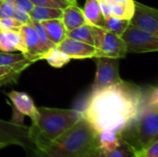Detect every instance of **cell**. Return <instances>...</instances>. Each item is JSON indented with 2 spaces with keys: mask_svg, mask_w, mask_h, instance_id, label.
<instances>
[{
  "mask_svg": "<svg viewBox=\"0 0 158 157\" xmlns=\"http://www.w3.org/2000/svg\"><path fill=\"white\" fill-rule=\"evenodd\" d=\"M83 157H106V155L102 153L101 151H99L97 148H94V150H92L90 153H88Z\"/></svg>",
  "mask_w": 158,
  "mask_h": 157,
  "instance_id": "cell-34",
  "label": "cell"
},
{
  "mask_svg": "<svg viewBox=\"0 0 158 157\" xmlns=\"http://www.w3.org/2000/svg\"><path fill=\"white\" fill-rule=\"evenodd\" d=\"M67 37L94 45V37L91 31V26L88 24L81 25L78 28L67 31Z\"/></svg>",
  "mask_w": 158,
  "mask_h": 157,
  "instance_id": "cell-20",
  "label": "cell"
},
{
  "mask_svg": "<svg viewBox=\"0 0 158 157\" xmlns=\"http://www.w3.org/2000/svg\"><path fill=\"white\" fill-rule=\"evenodd\" d=\"M39 117L30 127L31 138L36 148H42L67 131L79 118L81 112L73 109L38 107Z\"/></svg>",
  "mask_w": 158,
  "mask_h": 157,
  "instance_id": "cell-3",
  "label": "cell"
},
{
  "mask_svg": "<svg viewBox=\"0 0 158 157\" xmlns=\"http://www.w3.org/2000/svg\"><path fill=\"white\" fill-rule=\"evenodd\" d=\"M82 12H83L86 24L90 26L103 27L104 22H105V18L103 16L99 1L86 0Z\"/></svg>",
  "mask_w": 158,
  "mask_h": 157,
  "instance_id": "cell-18",
  "label": "cell"
},
{
  "mask_svg": "<svg viewBox=\"0 0 158 157\" xmlns=\"http://www.w3.org/2000/svg\"><path fill=\"white\" fill-rule=\"evenodd\" d=\"M96 63V73L92 92L121 82L123 80L119 75V59L106 56L94 57Z\"/></svg>",
  "mask_w": 158,
  "mask_h": 157,
  "instance_id": "cell-8",
  "label": "cell"
},
{
  "mask_svg": "<svg viewBox=\"0 0 158 157\" xmlns=\"http://www.w3.org/2000/svg\"><path fill=\"white\" fill-rule=\"evenodd\" d=\"M145 93L124 80L112 86L93 91L81 112L96 133L111 130L118 135L131 125L144 105Z\"/></svg>",
  "mask_w": 158,
  "mask_h": 157,
  "instance_id": "cell-1",
  "label": "cell"
},
{
  "mask_svg": "<svg viewBox=\"0 0 158 157\" xmlns=\"http://www.w3.org/2000/svg\"><path fill=\"white\" fill-rule=\"evenodd\" d=\"M6 96L10 99L14 108L23 116H27L31 118V123L36 122L39 112L38 107L35 105L32 98L26 93L11 91L6 93Z\"/></svg>",
  "mask_w": 158,
  "mask_h": 157,
  "instance_id": "cell-12",
  "label": "cell"
},
{
  "mask_svg": "<svg viewBox=\"0 0 158 157\" xmlns=\"http://www.w3.org/2000/svg\"><path fill=\"white\" fill-rule=\"evenodd\" d=\"M21 26L22 24L17 21L12 17L0 19V31H19V28Z\"/></svg>",
  "mask_w": 158,
  "mask_h": 157,
  "instance_id": "cell-29",
  "label": "cell"
},
{
  "mask_svg": "<svg viewBox=\"0 0 158 157\" xmlns=\"http://www.w3.org/2000/svg\"><path fill=\"white\" fill-rule=\"evenodd\" d=\"M2 1H3V0H0V4H1V2H2Z\"/></svg>",
  "mask_w": 158,
  "mask_h": 157,
  "instance_id": "cell-37",
  "label": "cell"
},
{
  "mask_svg": "<svg viewBox=\"0 0 158 157\" xmlns=\"http://www.w3.org/2000/svg\"><path fill=\"white\" fill-rule=\"evenodd\" d=\"M99 4H100V7H101V10H102V13H103V16H104L105 19L112 17L109 5L107 3L103 2V1H99Z\"/></svg>",
  "mask_w": 158,
  "mask_h": 157,
  "instance_id": "cell-33",
  "label": "cell"
},
{
  "mask_svg": "<svg viewBox=\"0 0 158 157\" xmlns=\"http://www.w3.org/2000/svg\"><path fill=\"white\" fill-rule=\"evenodd\" d=\"M28 59L21 53H7L0 51V66H12Z\"/></svg>",
  "mask_w": 158,
  "mask_h": 157,
  "instance_id": "cell-25",
  "label": "cell"
},
{
  "mask_svg": "<svg viewBox=\"0 0 158 157\" xmlns=\"http://www.w3.org/2000/svg\"><path fill=\"white\" fill-rule=\"evenodd\" d=\"M134 157H158V140L153 142L145 148L135 150Z\"/></svg>",
  "mask_w": 158,
  "mask_h": 157,
  "instance_id": "cell-28",
  "label": "cell"
},
{
  "mask_svg": "<svg viewBox=\"0 0 158 157\" xmlns=\"http://www.w3.org/2000/svg\"><path fill=\"white\" fill-rule=\"evenodd\" d=\"M43 59L46 60L50 66H52L53 68H60L64 67L71 60L68 56H66L64 53L59 51L56 48V46L55 48L51 49L50 51H48L43 56Z\"/></svg>",
  "mask_w": 158,
  "mask_h": 157,
  "instance_id": "cell-21",
  "label": "cell"
},
{
  "mask_svg": "<svg viewBox=\"0 0 158 157\" xmlns=\"http://www.w3.org/2000/svg\"><path fill=\"white\" fill-rule=\"evenodd\" d=\"M30 24L35 29L37 34H38V37H39V41H40V45H41V49H42V52H43V56L48 52L50 51L51 49L55 48L56 45L55 43H53L47 37L46 33H45V31L42 25L41 22H38V21H34V20H31L30 21ZM43 59V57H42Z\"/></svg>",
  "mask_w": 158,
  "mask_h": 157,
  "instance_id": "cell-24",
  "label": "cell"
},
{
  "mask_svg": "<svg viewBox=\"0 0 158 157\" xmlns=\"http://www.w3.org/2000/svg\"><path fill=\"white\" fill-rule=\"evenodd\" d=\"M12 18L15 19L17 21H19V23H21L22 25L29 24L31 21V18H30L29 13H27V12L19 9V8H17V7H14Z\"/></svg>",
  "mask_w": 158,
  "mask_h": 157,
  "instance_id": "cell-31",
  "label": "cell"
},
{
  "mask_svg": "<svg viewBox=\"0 0 158 157\" xmlns=\"http://www.w3.org/2000/svg\"><path fill=\"white\" fill-rule=\"evenodd\" d=\"M94 37V46L96 49L97 56H106L114 58H123L126 56L127 49L122 39L103 27L91 26Z\"/></svg>",
  "mask_w": 158,
  "mask_h": 157,
  "instance_id": "cell-5",
  "label": "cell"
},
{
  "mask_svg": "<svg viewBox=\"0 0 158 157\" xmlns=\"http://www.w3.org/2000/svg\"><path fill=\"white\" fill-rule=\"evenodd\" d=\"M111 15L115 18L130 19L133 14L132 3H109Z\"/></svg>",
  "mask_w": 158,
  "mask_h": 157,
  "instance_id": "cell-23",
  "label": "cell"
},
{
  "mask_svg": "<svg viewBox=\"0 0 158 157\" xmlns=\"http://www.w3.org/2000/svg\"><path fill=\"white\" fill-rule=\"evenodd\" d=\"M68 1L72 5H77V0H68Z\"/></svg>",
  "mask_w": 158,
  "mask_h": 157,
  "instance_id": "cell-35",
  "label": "cell"
},
{
  "mask_svg": "<svg viewBox=\"0 0 158 157\" xmlns=\"http://www.w3.org/2000/svg\"><path fill=\"white\" fill-rule=\"evenodd\" d=\"M121 143L120 136L111 130H105L96 133L95 148L104 153L105 155L112 152Z\"/></svg>",
  "mask_w": 158,
  "mask_h": 157,
  "instance_id": "cell-16",
  "label": "cell"
},
{
  "mask_svg": "<svg viewBox=\"0 0 158 157\" xmlns=\"http://www.w3.org/2000/svg\"><path fill=\"white\" fill-rule=\"evenodd\" d=\"M23 43L25 47L24 56L33 62L41 60L43 57V52L40 45V41L35 29L29 23L24 24L19 28Z\"/></svg>",
  "mask_w": 158,
  "mask_h": 157,
  "instance_id": "cell-11",
  "label": "cell"
},
{
  "mask_svg": "<svg viewBox=\"0 0 158 157\" xmlns=\"http://www.w3.org/2000/svg\"><path fill=\"white\" fill-rule=\"evenodd\" d=\"M34 6H46V7H53V8H60L64 9L68 6L72 5L68 0H31Z\"/></svg>",
  "mask_w": 158,
  "mask_h": 157,
  "instance_id": "cell-27",
  "label": "cell"
},
{
  "mask_svg": "<svg viewBox=\"0 0 158 157\" xmlns=\"http://www.w3.org/2000/svg\"><path fill=\"white\" fill-rule=\"evenodd\" d=\"M62 22L67 31L86 24L82 9L77 5H69L62 10Z\"/></svg>",
  "mask_w": 158,
  "mask_h": 157,
  "instance_id": "cell-15",
  "label": "cell"
},
{
  "mask_svg": "<svg viewBox=\"0 0 158 157\" xmlns=\"http://www.w3.org/2000/svg\"><path fill=\"white\" fill-rule=\"evenodd\" d=\"M14 6L15 7L19 8L27 13H30L34 7V5L31 0H14Z\"/></svg>",
  "mask_w": 158,
  "mask_h": 157,
  "instance_id": "cell-32",
  "label": "cell"
},
{
  "mask_svg": "<svg viewBox=\"0 0 158 157\" xmlns=\"http://www.w3.org/2000/svg\"><path fill=\"white\" fill-rule=\"evenodd\" d=\"M0 145L4 147L18 145L25 150L27 154L35 149L29 126L3 119H0Z\"/></svg>",
  "mask_w": 158,
  "mask_h": 157,
  "instance_id": "cell-6",
  "label": "cell"
},
{
  "mask_svg": "<svg viewBox=\"0 0 158 157\" xmlns=\"http://www.w3.org/2000/svg\"><path fill=\"white\" fill-rule=\"evenodd\" d=\"M0 51L20 52L24 55L25 47L19 31H0Z\"/></svg>",
  "mask_w": 158,
  "mask_h": 157,
  "instance_id": "cell-13",
  "label": "cell"
},
{
  "mask_svg": "<svg viewBox=\"0 0 158 157\" xmlns=\"http://www.w3.org/2000/svg\"><path fill=\"white\" fill-rule=\"evenodd\" d=\"M127 53L143 54L158 51V34L129 25L120 35Z\"/></svg>",
  "mask_w": 158,
  "mask_h": 157,
  "instance_id": "cell-7",
  "label": "cell"
},
{
  "mask_svg": "<svg viewBox=\"0 0 158 157\" xmlns=\"http://www.w3.org/2000/svg\"><path fill=\"white\" fill-rule=\"evenodd\" d=\"M119 136L134 150L145 148L158 140V106L143 105L135 121Z\"/></svg>",
  "mask_w": 158,
  "mask_h": 157,
  "instance_id": "cell-4",
  "label": "cell"
},
{
  "mask_svg": "<svg viewBox=\"0 0 158 157\" xmlns=\"http://www.w3.org/2000/svg\"><path fill=\"white\" fill-rule=\"evenodd\" d=\"M129 25H130V19H118L112 16L105 19L103 28L120 37V35L124 32V31L128 28Z\"/></svg>",
  "mask_w": 158,
  "mask_h": 157,
  "instance_id": "cell-22",
  "label": "cell"
},
{
  "mask_svg": "<svg viewBox=\"0 0 158 157\" xmlns=\"http://www.w3.org/2000/svg\"><path fill=\"white\" fill-rule=\"evenodd\" d=\"M97 1H101V0H97Z\"/></svg>",
  "mask_w": 158,
  "mask_h": 157,
  "instance_id": "cell-38",
  "label": "cell"
},
{
  "mask_svg": "<svg viewBox=\"0 0 158 157\" xmlns=\"http://www.w3.org/2000/svg\"><path fill=\"white\" fill-rule=\"evenodd\" d=\"M95 130L81 117L59 137L27 157H83L95 148Z\"/></svg>",
  "mask_w": 158,
  "mask_h": 157,
  "instance_id": "cell-2",
  "label": "cell"
},
{
  "mask_svg": "<svg viewBox=\"0 0 158 157\" xmlns=\"http://www.w3.org/2000/svg\"><path fill=\"white\" fill-rule=\"evenodd\" d=\"M29 15H30L31 20L42 22L44 20H49V19H61L62 9L34 6L32 10L29 13Z\"/></svg>",
  "mask_w": 158,
  "mask_h": 157,
  "instance_id": "cell-19",
  "label": "cell"
},
{
  "mask_svg": "<svg viewBox=\"0 0 158 157\" xmlns=\"http://www.w3.org/2000/svg\"><path fill=\"white\" fill-rule=\"evenodd\" d=\"M135 150L121 139V143L112 152L106 155V157H134Z\"/></svg>",
  "mask_w": 158,
  "mask_h": 157,
  "instance_id": "cell-26",
  "label": "cell"
},
{
  "mask_svg": "<svg viewBox=\"0 0 158 157\" xmlns=\"http://www.w3.org/2000/svg\"><path fill=\"white\" fill-rule=\"evenodd\" d=\"M130 25L158 34L157 9L133 1V14L130 19Z\"/></svg>",
  "mask_w": 158,
  "mask_h": 157,
  "instance_id": "cell-9",
  "label": "cell"
},
{
  "mask_svg": "<svg viewBox=\"0 0 158 157\" xmlns=\"http://www.w3.org/2000/svg\"><path fill=\"white\" fill-rule=\"evenodd\" d=\"M14 7V0H3L0 4V19L12 17Z\"/></svg>",
  "mask_w": 158,
  "mask_h": 157,
  "instance_id": "cell-30",
  "label": "cell"
},
{
  "mask_svg": "<svg viewBox=\"0 0 158 157\" xmlns=\"http://www.w3.org/2000/svg\"><path fill=\"white\" fill-rule=\"evenodd\" d=\"M32 63V60L25 59L12 66H0V87L16 82L22 71Z\"/></svg>",
  "mask_w": 158,
  "mask_h": 157,
  "instance_id": "cell-14",
  "label": "cell"
},
{
  "mask_svg": "<svg viewBox=\"0 0 158 157\" xmlns=\"http://www.w3.org/2000/svg\"><path fill=\"white\" fill-rule=\"evenodd\" d=\"M56 48L70 59H84L95 57L96 49L94 45L66 37Z\"/></svg>",
  "mask_w": 158,
  "mask_h": 157,
  "instance_id": "cell-10",
  "label": "cell"
},
{
  "mask_svg": "<svg viewBox=\"0 0 158 157\" xmlns=\"http://www.w3.org/2000/svg\"><path fill=\"white\" fill-rule=\"evenodd\" d=\"M48 39L56 45L59 44L67 37V30L61 19H54L41 22Z\"/></svg>",
  "mask_w": 158,
  "mask_h": 157,
  "instance_id": "cell-17",
  "label": "cell"
},
{
  "mask_svg": "<svg viewBox=\"0 0 158 157\" xmlns=\"http://www.w3.org/2000/svg\"><path fill=\"white\" fill-rule=\"evenodd\" d=\"M3 148H5L4 146H2V145H0V149H3Z\"/></svg>",
  "mask_w": 158,
  "mask_h": 157,
  "instance_id": "cell-36",
  "label": "cell"
}]
</instances>
